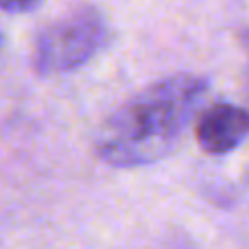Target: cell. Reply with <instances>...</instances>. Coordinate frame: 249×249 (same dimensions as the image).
<instances>
[{
  "label": "cell",
  "instance_id": "cell-2",
  "mask_svg": "<svg viewBox=\"0 0 249 249\" xmlns=\"http://www.w3.org/2000/svg\"><path fill=\"white\" fill-rule=\"evenodd\" d=\"M112 31L105 16L96 7L83 4L61 18L48 22L35 37V72L61 74L81 68L109 44Z\"/></svg>",
  "mask_w": 249,
  "mask_h": 249
},
{
  "label": "cell",
  "instance_id": "cell-1",
  "mask_svg": "<svg viewBox=\"0 0 249 249\" xmlns=\"http://www.w3.org/2000/svg\"><path fill=\"white\" fill-rule=\"evenodd\" d=\"M208 92V79L173 74L138 92L105 121L96 153L109 166L127 168L166 158Z\"/></svg>",
  "mask_w": 249,
  "mask_h": 249
},
{
  "label": "cell",
  "instance_id": "cell-3",
  "mask_svg": "<svg viewBox=\"0 0 249 249\" xmlns=\"http://www.w3.org/2000/svg\"><path fill=\"white\" fill-rule=\"evenodd\" d=\"M195 133L199 146L206 153H230L249 136V109L230 103H216L199 116Z\"/></svg>",
  "mask_w": 249,
  "mask_h": 249
},
{
  "label": "cell",
  "instance_id": "cell-4",
  "mask_svg": "<svg viewBox=\"0 0 249 249\" xmlns=\"http://www.w3.org/2000/svg\"><path fill=\"white\" fill-rule=\"evenodd\" d=\"M42 0H0V11L7 13H31L39 7Z\"/></svg>",
  "mask_w": 249,
  "mask_h": 249
},
{
  "label": "cell",
  "instance_id": "cell-5",
  "mask_svg": "<svg viewBox=\"0 0 249 249\" xmlns=\"http://www.w3.org/2000/svg\"><path fill=\"white\" fill-rule=\"evenodd\" d=\"M238 39H241L243 48H245V53H247V57H249V29H243L241 33H238Z\"/></svg>",
  "mask_w": 249,
  "mask_h": 249
}]
</instances>
